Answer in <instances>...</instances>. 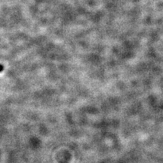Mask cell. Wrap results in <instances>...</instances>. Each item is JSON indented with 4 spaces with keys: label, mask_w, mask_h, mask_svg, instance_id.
I'll use <instances>...</instances> for the list:
<instances>
[]
</instances>
